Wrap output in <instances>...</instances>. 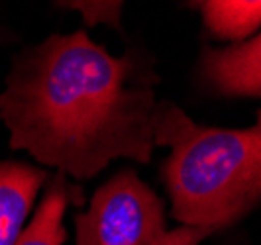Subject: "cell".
<instances>
[{"label": "cell", "instance_id": "obj_9", "mask_svg": "<svg viewBox=\"0 0 261 245\" xmlns=\"http://www.w3.org/2000/svg\"><path fill=\"white\" fill-rule=\"evenodd\" d=\"M208 235H212V232L206 230V228H187V226H181V228H177L173 232H167L161 245H200V241H204Z\"/></svg>", "mask_w": 261, "mask_h": 245}, {"label": "cell", "instance_id": "obj_2", "mask_svg": "<svg viewBox=\"0 0 261 245\" xmlns=\"http://www.w3.org/2000/svg\"><path fill=\"white\" fill-rule=\"evenodd\" d=\"M171 214L187 228L218 232L261 206V108L251 128L196 126L161 167Z\"/></svg>", "mask_w": 261, "mask_h": 245}, {"label": "cell", "instance_id": "obj_7", "mask_svg": "<svg viewBox=\"0 0 261 245\" xmlns=\"http://www.w3.org/2000/svg\"><path fill=\"white\" fill-rule=\"evenodd\" d=\"M204 26L214 38L230 41H246L261 28V0H202L196 4Z\"/></svg>", "mask_w": 261, "mask_h": 245}, {"label": "cell", "instance_id": "obj_6", "mask_svg": "<svg viewBox=\"0 0 261 245\" xmlns=\"http://www.w3.org/2000/svg\"><path fill=\"white\" fill-rule=\"evenodd\" d=\"M85 202L83 188L71 184L63 173L49 182L45 196L30 226L22 230L16 245H63L67 239L63 216L71 204L81 206Z\"/></svg>", "mask_w": 261, "mask_h": 245}, {"label": "cell", "instance_id": "obj_8", "mask_svg": "<svg viewBox=\"0 0 261 245\" xmlns=\"http://www.w3.org/2000/svg\"><path fill=\"white\" fill-rule=\"evenodd\" d=\"M65 6V2H61ZM69 8H75L83 14V20L87 26L106 24V26L120 28V14H122V2H67Z\"/></svg>", "mask_w": 261, "mask_h": 245}, {"label": "cell", "instance_id": "obj_4", "mask_svg": "<svg viewBox=\"0 0 261 245\" xmlns=\"http://www.w3.org/2000/svg\"><path fill=\"white\" fill-rule=\"evenodd\" d=\"M200 77L226 98H261V34L226 49L204 47Z\"/></svg>", "mask_w": 261, "mask_h": 245}, {"label": "cell", "instance_id": "obj_1", "mask_svg": "<svg viewBox=\"0 0 261 245\" xmlns=\"http://www.w3.org/2000/svg\"><path fill=\"white\" fill-rule=\"evenodd\" d=\"M153 59L114 57L81 30L51 36L14 59L0 118L10 147L73 179H92L114 159L149 163L155 147H175L195 122L157 100Z\"/></svg>", "mask_w": 261, "mask_h": 245}, {"label": "cell", "instance_id": "obj_5", "mask_svg": "<svg viewBox=\"0 0 261 245\" xmlns=\"http://www.w3.org/2000/svg\"><path fill=\"white\" fill-rule=\"evenodd\" d=\"M47 173L18 161H0V245H16Z\"/></svg>", "mask_w": 261, "mask_h": 245}, {"label": "cell", "instance_id": "obj_3", "mask_svg": "<svg viewBox=\"0 0 261 245\" xmlns=\"http://www.w3.org/2000/svg\"><path fill=\"white\" fill-rule=\"evenodd\" d=\"M77 245H161L165 204L134 169H124L92 194L87 212L75 214Z\"/></svg>", "mask_w": 261, "mask_h": 245}]
</instances>
